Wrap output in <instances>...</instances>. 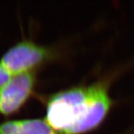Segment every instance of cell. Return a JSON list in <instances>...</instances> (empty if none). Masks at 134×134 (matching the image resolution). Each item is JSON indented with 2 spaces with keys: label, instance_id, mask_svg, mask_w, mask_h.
I'll use <instances>...</instances> for the list:
<instances>
[{
  "label": "cell",
  "instance_id": "1",
  "mask_svg": "<svg viewBox=\"0 0 134 134\" xmlns=\"http://www.w3.org/2000/svg\"><path fill=\"white\" fill-rule=\"evenodd\" d=\"M89 88L77 86L53 95L48 101L46 121L57 134H64L81 115Z\"/></svg>",
  "mask_w": 134,
  "mask_h": 134
},
{
  "label": "cell",
  "instance_id": "3",
  "mask_svg": "<svg viewBox=\"0 0 134 134\" xmlns=\"http://www.w3.org/2000/svg\"><path fill=\"white\" fill-rule=\"evenodd\" d=\"M49 52L43 46L31 40H22L9 48L1 58L0 63L13 76L31 71L48 58Z\"/></svg>",
  "mask_w": 134,
  "mask_h": 134
},
{
  "label": "cell",
  "instance_id": "4",
  "mask_svg": "<svg viewBox=\"0 0 134 134\" xmlns=\"http://www.w3.org/2000/svg\"><path fill=\"white\" fill-rule=\"evenodd\" d=\"M35 81L32 71L11 77L0 89V113L10 115L19 110L31 95Z\"/></svg>",
  "mask_w": 134,
  "mask_h": 134
},
{
  "label": "cell",
  "instance_id": "2",
  "mask_svg": "<svg viewBox=\"0 0 134 134\" xmlns=\"http://www.w3.org/2000/svg\"><path fill=\"white\" fill-rule=\"evenodd\" d=\"M88 88V96L81 115L64 134H82L94 129L109 112L112 101L104 86L94 84Z\"/></svg>",
  "mask_w": 134,
  "mask_h": 134
},
{
  "label": "cell",
  "instance_id": "6",
  "mask_svg": "<svg viewBox=\"0 0 134 134\" xmlns=\"http://www.w3.org/2000/svg\"><path fill=\"white\" fill-rule=\"evenodd\" d=\"M12 75L0 63V89L11 78Z\"/></svg>",
  "mask_w": 134,
  "mask_h": 134
},
{
  "label": "cell",
  "instance_id": "5",
  "mask_svg": "<svg viewBox=\"0 0 134 134\" xmlns=\"http://www.w3.org/2000/svg\"><path fill=\"white\" fill-rule=\"evenodd\" d=\"M0 134H57L46 120L8 121L0 124Z\"/></svg>",
  "mask_w": 134,
  "mask_h": 134
}]
</instances>
